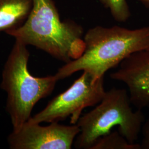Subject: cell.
<instances>
[{
  "instance_id": "1",
  "label": "cell",
  "mask_w": 149,
  "mask_h": 149,
  "mask_svg": "<svg viewBox=\"0 0 149 149\" xmlns=\"http://www.w3.org/2000/svg\"><path fill=\"white\" fill-rule=\"evenodd\" d=\"M85 49L77 59L61 66L54 74L58 81L86 71L96 81L132 54L149 49V27L130 29L114 26L91 28L84 37Z\"/></svg>"
},
{
  "instance_id": "2",
  "label": "cell",
  "mask_w": 149,
  "mask_h": 149,
  "mask_svg": "<svg viewBox=\"0 0 149 149\" xmlns=\"http://www.w3.org/2000/svg\"><path fill=\"white\" fill-rule=\"evenodd\" d=\"M6 33L65 64L79 58L85 49L83 27L73 21H62L53 0H34L27 20Z\"/></svg>"
},
{
  "instance_id": "3",
  "label": "cell",
  "mask_w": 149,
  "mask_h": 149,
  "mask_svg": "<svg viewBox=\"0 0 149 149\" xmlns=\"http://www.w3.org/2000/svg\"><path fill=\"white\" fill-rule=\"evenodd\" d=\"M27 45L16 39L6 61L1 87L7 93L6 109L13 130H17L31 117L34 106L49 96L58 81L55 75L36 77L28 70L30 53Z\"/></svg>"
},
{
  "instance_id": "4",
  "label": "cell",
  "mask_w": 149,
  "mask_h": 149,
  "mask_svg": "<svg viewBox=\"0 0 149 149\" xmlns=\"http://www.w3.org/2000/svg\"><path fill=\"white\" fill-rule=\"evenodd\" d=\"M128 91L112 88L106 91L101 101L80 117L76 124L80 133L74 140L76 149H90L96 141L117 126L118 132L131 143L138 139L145 120L142 110L134 111Z\"/></svg>"
},
{
  "instance_id": "5",
  "label": "cell",
  "mask_w": 149,
  "mask_h": 149,
  "mask_svg": "<svg viewBox=\"0 0 149 149\" xmlns=\"http://www.w3.org/2000/svg\"><path fill=\"white\" fill-rule=\"evenodd\" d=\"M105 92L104 77L95 81L90 74L83 71L69 88L55 97L43 110L28 121L50 123L70 118V124H76L84 109L98 104Z\"/></svg>"
},
{
  "instance_id": "6",
  "label": "cell",
  "mask_w": 149,
  "mask_h": 149,
  "mask_svg": "<svg viewBox=\"0 0 149 149\" xmlns=\"http://www.w3.org/2000/svg\"><path fill=\"white\" fill-rule=\"evenodd\" d=\"M77 124L50 123L47 126L27 121L13 130L7 141L12 149H71L80 133Z\"/></svg>"
},
{
  "instance_id": "7",
  "label": "cell",
  "mask_w": 149,
  "mask_h": 149,
  "mask_svg": "<svg viewBox=\"0 0 149 149\" xmlns=\"http://www.w3.org/2000/svg\"><path fill=\"white\" fill-rule=\"evenodd\" d=\"M110 77L126 85L132 104L141 110L149 108V49L129 56Z\"/></svg>"
},
{
  "instance_id": "8",
  "label": "cell",
  "mask_w": 149,
  "mask_h": 149,
  "mask_svg": "<svg viewBox=\"0 0 149 149\" xmlns=\"http://www.w3.org/2000/svg\"><path fill=\"white\" fill-rule=\"evenodd\" d=\"M34 0H0V32L20 27L32 10Z\"/></svg>"
},
{
  "instance_id": "9",
  "label": "cell",
  "mask_w": 149,
  "mask_h": 149,
  "mask_svg": "<svg viewBox=\"0 0 149 149\" xmlns=\"http://www.w3.org/2000/svg\"><path fill=\"white\" fill-rule=\"evenodd\" d=\"M90 149H141L140 144L131 143L119 132H114L98 139Z\"/></svg>"
},
{
  "instance_id": "10",
  "label": "cell",
  "mask_w": 149,
  "mask_h": 149,
  "mask_svg": "<svg viewBox=\"0 0 149 149\" xmlns=\"http://www.w3.org/2000/svg\"><path fill=\"white\" fill-rule=\"evenodd\" d=\"M102 4L108 9L113 18L118 22H125L131 15L127 0H100Z\"/></svg>"
},
{
  "instance_id": "11",
  "label": "cell",
  "mask_w": 149,
  "mask_h": 149,
  "mask_svg": "<svg viewBox=\"0 0 149 149\" xmlns=\"http://www.w3.org/2000/svg\"><path fill=\"white\" fill-rule=\"evenodd\" d=\"M141 134H142V139L140 144L141 149H149V118L145 120Z\"/></svg>"
},
{
  "instance_id": "12",
  "label": "cell",
  "mask_w": 149,
  "mask_h": 149,
  "mask_svg": "<svg viewBox=\"0 0 149 149\" xmlns=\"http://www.w3.org/2000/svg\"><path fill=\"white\" fill-rule=\"evenodd\" d=\"M140 2H141L146 7L149 8V0H138Z\"/></svg>"
}]
</instances>
